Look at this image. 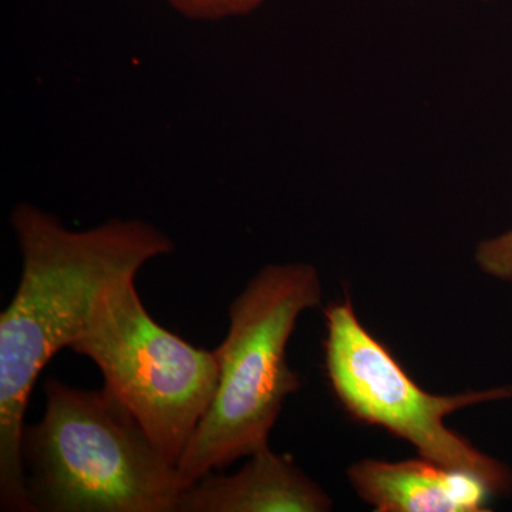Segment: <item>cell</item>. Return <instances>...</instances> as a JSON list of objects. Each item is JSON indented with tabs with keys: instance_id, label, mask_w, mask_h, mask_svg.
<instances>
[{
	"instance_id": "obj_1",
	"label": "cell",
	"mask_w": 512,
	"mask_h": 512,
	"mask_svg": "<svg viewBox=\"0 0 512 512\" xmlns=\"http://www.w3.org/2000/svg\"><path fill=\"white\" fill-rule=\"evenodd\" d=\"M12 227L22 254L15 296L0 315V510L33 512L23 461V433L37 377L84 328L109 282L138 274L173 252L164 232L141 221H109L70 231L30 204H19Z\"/></svg>"
},
{
	"instance_id": "obj_2",
	"label": "cell",
	"mask_w": 512,
	"mask_h": 512,
	"mask_svg": "<svg viewBox=\"0 0 512 512\" xmlns=\"http://www.w3.org/2000/svg\"><path fill=\"white\" fill-rule=\"evenodd\" d=\"M322 298L318 269L293 262L265 266L232 301L227 338L215 349L217 390L175 467L180 491L269 447L286 397L302 386L286 346L299 316Z\"/></svg>"
},
{
	"instance_id": "obj_3",
	"label": "cell",
	"mask_w": 512,
	"mask_h": 512,
	"mask_svg": "<svg viewBox=\"0 0 512 512\" xmlns=\"http://www.w3.org/2000/svg\"><path fill=\"white\" fill-rule=\"evenodd\" d=\"M43 390L45 414L23 433L33 511L175 512V467L109 389Z\"/></svg>"
},
{
	"instance_id": "obj_4",
	"label": "cell",
	"mask_w": 512,
	"mask_h": 512,
	"mask_svg": "<svg viewBox=\"0 0 512 512\" xmlns=\"http://www.w3.org/2000/svg\"><path fill=\"white\" fill-rule=\"evenodd\" d=\"M136 274L119 276L96 296L72 349L89 357L109 389L177 467L217 390L215 350L197 348L151 318Z\"/></svg>"
},
{
	"instance_id": "obj_5",
	"label": "cell",
	"mask_w": 512,
	"mask_h": 512,
	"mask_svg": "<svg viewBox=\"0 0 512 512\" xmlns=\"http://www.w3.org/2000/svg\"><path fill=\"white\" fill-rule=\"evenodd\" d=\"M325 325L326 375L350 417L407 441L420 457L481 478L494 495L510 493V468L481 453L466 437L448 429L444 420L467 407L511 399L512 386L446 396L426 392L367 332L349 298L328 306Z\"/></svg>"
},
{
	"instance_id": "obj_6",
	"label": "cell",
	"mask_w": 512,
	"mask_h": 512,
	"mask_svg": "<svg viewBox=\"0 0 512 512\" xmlns=\"http://www.w3.org/2000/svg\"><path fill=\"white\" fill-rule=\"evenodd\" d=\"M232 476L207 474L178 494L175 512H328L333 501L292 457L266 447Z\"/></svg>"
},
{
	"instance_id": "obj_7",
	"label": "cell",
	"mask_w": 512,
	"mask_h": 512,
	"mask_svg": "<svg viewBox=\"0 0 512 512\" xmlns=\"http://www.w3.org/2000/svg\"><path fill=\"white\" fill-rule=\"evenodd\" d=\"M348 478L376 512H485L495 497L481 478L423 457L357 461L349 467Z\"/></svg>"
},
{
	"instance_id": "obj_8",
	"label": "cell",
	"mask_w": 512,
	"mask_h": 512,
	"mask_svg": "<svg viewBox=\"0 0 512 512\" xmlns=\"http://www.w3.org/2000/svg\"><path fill=\"white\" fill-rule=\"evenodd\" d=\"M474 261L483 274L497 281L512 282V228L477 245Z\"/></svg>"
},
{
	"instance_id": "obj_9",
	"label": "cell",
	"mask_w": 512,
	"mask_h": 512,
	"mask_svg": "<svg viewBox=\"0 0 512 512\" xmlns=\"http://www.w3.org/2000/svg\"><path fill=\"white\" fill-rule=\"evenodd\" d=\"M174 9L192 19L217 20L248 15L265 0H167Z\"/></svg>"
},
{
	"instance_id": "obj_10",
	"label": "cell",
	"mask_w": 512,
	"mask_h": 512,
	"mask_svg": "<svg viewBox=\"0 0 512 512\" xmlns=\"http://www.w3.org/2000/svg\"><path fill=\"white\" fill-rule=\"evenodd\" d=\"M481 2H488V0H481Z\"/></svg>"
}]
</instances>
